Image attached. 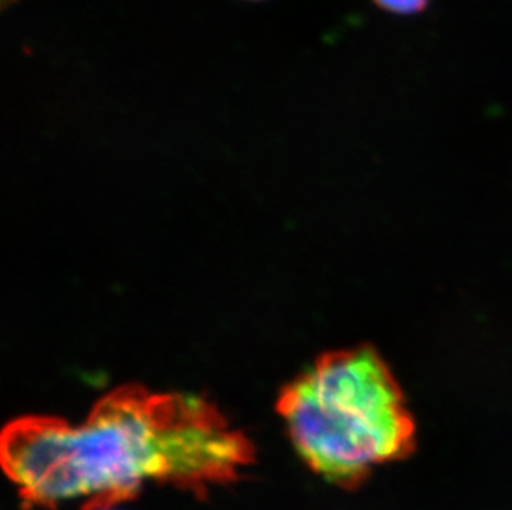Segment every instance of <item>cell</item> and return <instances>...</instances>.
<instances>
[{"mask_svg":"<svg viewBox=\"0 0 512 510\" xmlns=\"http://www.w3.org/2000/svg\"><path fill=\"white\" fill-rule=\"evenodd\" d=\"M252 446L214 406L191 395L121 388L70 423L29 416L2 434L0 461L25 504L115 507L146 484L186 491L236 481Z\"/></svg>","mask_w":512,"mask_h":510,"instance_id":"6da1fadb","label":"cell"},{"mask_svg":"<svg viewBox=\"0 0 512 510\" xmlns=\"http://www.w3.org/2000/svg\"><path fill=\"white\" fill-rule=\"evenodd\" d=\"M279 413L302 461L335 486L357 487L373 469L415 449L413 414L373 348L315 361L282 391Z\"/></svg>","mask_w":512,"mask_h":510,"instance_id":"7a4b0ae2","label":"cell"},{"mask_svg":"<svg viewBox=\"0 0 512 510\" xmlns=\"http://www.w3.org/2000/svg\"><path fill=\"white\" fill-rule=\"evenodd\" d=\"M378 7L393 14L410 15L425 9L428 0H373Z\"/></svg>","mask_w":512,"mask_h":510,"instance_id":"3957f363","label":"cell"},{"mask_svg":"<svg viewBox=\"0 0 512 510\" xmlns=\"http://www.w3.org/2000/svg\"><path fill=\"white\" fill-rule=\"evenodd\" d=\"M93 510H115V507H103V509H93Z\"/></svg>","mask_w":512,"mask_h":510,"instance_id":"277c9868","label":"cell"},{"mask_svg":"<svg viewBox=\"0 0 512 510\" xmlns=\"http://www.w3.org/2000/svg\"><path fill=\"white\" fill-rule=\"evenodd\" d=\"M10 2H15V0H2V4L4 5L10 4Z\"/></svg>","mask_w":512,"mask_h":510,"instance_id":"5b68a950","label":"cell"}]
</instances>
